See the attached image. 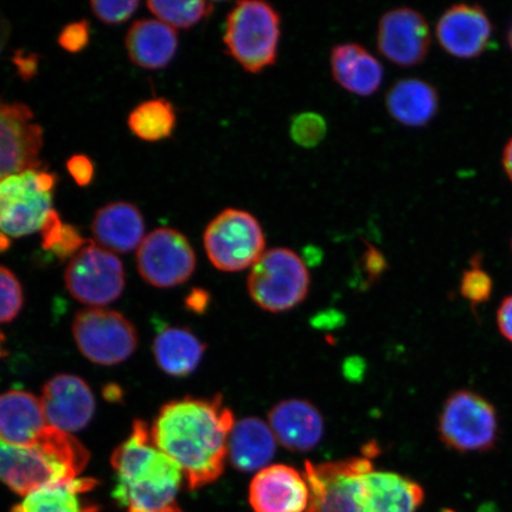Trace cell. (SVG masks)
<instances>
[{
	"label": "cell",
	"mask_w": 512,
	"mask_h": 512,
	"mask_svg": "<svg viewBox=\"0 0 512 512\" xmlns=\"http://www.w3.org/2000/svg\"><path fill=\"white\" fill-rule=\"evenodd\" d=\"M439 438L459 453L491 451L499 438L496 408L484 396L469 389L453 392L439 414Z\"/></svg>",
	"instance_id": "cell-5"
},
{
	"label": "cell",
	"mask_w": 512,
	"mask_h": 512,
	"mask_svg": "<svg viewBox=\"0 0 512 512\" xmlns=\"http://www.w3.org/2000/svg\"><path fill=\"white\" fill-rule=\"evenodd\" d=\"M270 425L259 418L235 422L228 443V459L242 472H258L270 464L277 451Z\"/></svg>",
	"instance_id": "cell-22"
},
{
	"label": "cell",
	"mask_w": 512,
	"mask_h": 512,
	"mask_svg": "<svg viewBox=\"0 0 512 512\" xmlns=\"http://www.w3.org/2000/svg\"><path fill=\"white\" fill-rule=\"evenodd\" d=\"M234 414L221 395L184 398L160 409L151 427L153 443L182 470L191 490L216 482L228 459Z\"/></svg>",
	"instance_id": "cell-1"
},
{
	"label": "cell",
	"mask_w": 512,
	"mask_h": 512,
	"mask_svg": "<svg viewBox=\"0 0 512 512\" xmlns=\"http://www.w3.org/2000/svg\"><path fill=\"white\" fill-rule=\"evenodd\" d=\"M377 47L390 62L414 67L425 60L431 47V31L424 16L411 8L386 12L377 30Z\"/></svg>",
	"instance_id": "cell-13"
},
{
	"label": "cell",
	"mask_w": 512,
	"mask_h": 512,
	"mask_svg": "<svg viewBox=\"0 0 512 512\" xmlns=\"http://www.w3.org/2000/svg\"><path fill=\"white\" fill-rule=\"evenodd\" d=\"M206 345L190 330L168 328L159 332L153 355L160 369L175 377H185L200 366Z\"/></svg>",
	"instance_id": "cell-26"
},
{
	"label": "cell",
	"mask_w": 512,
	"mask_h": 512,
	"mask_svg": "<svg viewBox=\"0 0 512 512\" xmlns=\"http://www.w3.org/2000/svg\"><path fill=\"white\" fill-rule=\"evenodd\" d=\"M67 169L80 187H86V185L92 182L94 166L91 159L86 156H74L70 158L67 162Z\"/></svg>",
	"instance_id": "cell-34"
},
{
	"label": "cell",
	"mask_w": 512,
	"mask_h": 512,
	"mask_svg": "<svg viewBox=\"0 0 512 512\" xmlns=\"http://www.w3.org/2000/svg\"><path fill=\"white\" fill-rule=\"evenodd\" d=\"M331 70L338 85L355 95H373L383 82L381 62L357 43L338 44L332 49Z\"/></svg>",
	"instance_id": "cell-21"
},
{
	"label": "cell",
	"mask_w": 512,
	"mask_h": 512,
	"mask_svg": "<svg viewBox=\"0 0 512 512\" xmlns=\"http://www.w3.org/2000/svg\"><path fill=\"white\" fill-rule=\"evenodd\" d=\"M280 16L272 5L247 0L229 12L223 42L230 57L248 73L273 66L278 57Z\"/></svg>",
	"instance_id": "cell-4"
},
{
	"label": "cell",
	"mask_w": 512,
	"mask_h": 512,
	"mask_svg": "<svg viewBox=\"0 0 512 512\" xmlns=\"http://www.w3.org/2000/svg\"><path fill=\"white\" fill-rule=\"evenodd\" d=\"M137 0L128 2H92L91 9L96 18L102 23L115 25L130 19L139 8Z\"/></svg>",
	"instance_id": "cell-32"
},
{
	"label": "cell",
	"mask_w": 512,
	"mask_h": 512,
	"mask_svg": "<svg viewBox=\"0 0 512 512\" xmlns=\"http://www.w3.org/2000/svg\"><path fill=\"white\" fill-rule=\"evenodd\" d=\"M508 44H509V48L510 50L512 51V22L510 24V27H509V30H508Z\"/></svg>",
	"instance_id": "cell-38"
},
{
	"label": "cell",
	"mask_w": 512,
	"mask_h": 512,
	"mask_svg": "<svg viewBox=\"0 0 512 512\" xmlns=\"http://www.w3.org/2000/svg\"><path fill=\"white\" fill-rule=\"evenodd\" d=\"M138 271L147 284L160 288L182 285L196 268L189 241L175 229L158 228L146 236L137 252Z\"/></svg>",
	"instance_id": "cell-11"
},
{
	"label": "cell",
	"mask_w": 512,
	"mask_h": 512,
	"mask_svg": "<svg viewBox=\"0 0 512 512\" xmlns=\"http://www.w3.org/2000/svg\"><path fill=\"white\" fill-rule=\"evenodd\" d=\"M266 248L264 229L248 211L229 208L208 224L204 249L217 270L241 272L252 268Z\"/></svg>",
	"instance_id": "cell-7"
},
{
	"label": "cell",
	"mask_w": 512,
	"mask_h": 512,
	"mask_svg": "<svg viewBox=\"0 0 512 512\" xmlns=\"http://www.w3.org/2000/svg\"><path fill=\"white\" fill-rule=\"evenodd\" d=\"M371 469L368 458L306 462L310 501L305 512H362V477Z\"/></svg>",
	"instance_id": "cell-9"
},
{
	"label": "cell",
	"mask_w": 512,
	"mask_h": 512,
	"mask_svg": "<svg viewBox=\"0 0 512 512\" xmlns=\"http://www.w3.org/2000/svg\"><path fill=\"white\" fill-rule=\"evenodd\" d=\"M95 485L91 478L46 484L24 496L11 512H96L93 503L82 499Z\"/></svg>",
	"instance_id": "cell-25"
},
{
	"label": "cell",
	"mask_w": 512,
	"mask_h": 512,
	"mask_svg": "<svg viewBox=\"0 0 512 512\" xmlns=\"http://www.w3.org/2000/svg\"><path fill=\"white\" fill-rule=\"evenodd\" d=\"M503 166H504L505 174L508 175L510 181L512 182V138L509 140L508 144L505 145V147H504Z\"/></svg>",
	"instance_id": "cell-37"
},
{
	"label": "cell",
	"mask_w": 512,
	"mask_h": 512,
	"mask_svg": "<svg viewBox=\"0 0 512 512\" xmlns=\"http://www.w3.org/2000/svg\"><path fill=\"white\" fill-rule=\"evenodd\" d=\"M49 426L41 399L24 390L0 394V439L19 447H35Z\"/></svg>",
	"instance_id": "cell-19"
},
{
	"label": "cell",
	"mask_w": 512,
	"mask_h": 512,
	"mask_svg": "<svg viewBox=\"0 0 512 512\" xmlns=\"http://www.w3.org/2000/svg\"><path fill=\"white\" fill-rule=\"evenodd\" d=\"M424 501L422 486L399 473L373 467L362 477V512H416Z\"/></svg>",
	"instance_id": "cell-18"
},
{
	"label": "cell",
	"mask_w": 512,
	"mask_h": 512,
	"mask_svg": "<svg viewBox=\"0 0 512 512\" xmlns=\"http://www.w3.org/2000/svg\"><path fill=\"white\" fill-rule=\"evenodd\" d=\"M73 335L82 355L100 366L130 358L138 345L137 330L121 313L92 307L75 316Z\"/></svg>",
	"instance_id": "cell-8"
},
{
	"label": "cell",
	"mask_w": 512,
	"mask_h": 512,
	"mask_svg": "<svg viewBox=\"0 0 512 512\" xmlns=\"http://www.w3.org/2000/svg\"><path fill=\"white\" fill-rule=\"evenodd\" d=\"M492 23L475 4H457L439 18L437 37L441 47L458 59H475L491 40Z\"/></svg>",
	"instance_id": "cell-16"
},
{
	"label": "cell",
	"mask_w": 512,
	"mask_h": 512,
	"mask_svg": "<svg viewBox=\"0 0 512 512\" xmlns=\"http://www.w3.org/2000/svg\"><path fill=\"white\" fill-rule=\"evenodd\" d=\"M268 425L278 444L287 450H313L324 435V419L311 402L300 399L284 400L268 414Z\"/></svg>",
	"instance_id": "cell-17"
},
{
	"label": "cell",
	"mask_w": 512,
	"mask_h": 512,
	"mask_svg": "<svg viewBox=\"0 0 512 512\" xmlns=\"http://www.w3.org/2000/svg\"><path fill=\"white\" fill-rule=\"evenodd\" d=\"M23 303L21 283L8 268L0 266V324L14 320L21 312Z\"/></svg>",
	"instance_id": "cell-31"
},
{
	"label": "cell",
	"mask_w": 512,
	"mask_h": 512,
	"mask_svg": "<svg viewBox=\"0 0 512 512\" xmlns=\"http://www.w3.org/2000/svg\"><path fill=\"white\" fill-rule=\"evenodd\" d=\"M92 232L96 242L107 251L130 253L145 239V221L133 204L113 202L96 211Z\"/></svg>",
	"instance_id": "cell-20"
},
{
	"label": "cell",
	"mask_w": 512,
	"mask_h": 512,
	"mask_svg": "<svg viewBox=\"0 0 512 512\" xmlns=\"http://www.w3.org/2000/svg\"><path fill=\"white\" fill-rule=\"evenodd\" d=\"M248 498L254 512H305L310 489L305 476L294 467L274 464L256 472Z\"/></svg>",
	"instance_id": "cell-14"
},
{
	"label": "cell",
	"mask_w": 512,
	"mask_h": 512,
	"mask_svg": "<svg viewBox=\"0 0 512 512\" xmlns=\"http://www.w3.org/2000/svg\"><path fill=\"white\" fill-rule=\"evenodd\" d=\"M175 126V108L166 99L145 101L128 117V127L134 136L150 143L169 138Z\"/></svg>",
	"instance_id": "cell-27"
},
{
	"label": "cell",
	"mask_w": 512,
	"mask_h": 512,
	"mask_svg": "<svg viewBox=\"0 0 512 512\" xmlns=\"http://www.w3.org/2000/svg\"><path fill=\"white\" fill-rule=\"evenodd\" d=\"M247 287L249 296L262 310L286 312L302 304L309 294L310 273L297 253L273 248L251 268Z\"/></svg>",
	"instance_id": "cell-6"
},
{
	"label": "cell",
	"mask_w": 512,
	"mask_h": 512,
	"mask_svg": "<svg viewBox=\"0 0 512 512\" xmlns=\"http://www.w3.org/2000/svg\"><path fill=\"white\" fill-rule=\"evenodd\" d=\"M497 326L501 335L512 343V294L504 298L498 307Z\"/></svg>",
	"instance_id": "cell-35"
},
{
	"label": "cell",
	"mask_w": 512,
	"mask_h": 512,
	"mask_svg": "<svg viewBox=\"0 0 512 512\" xmlns=\"http://www.w3.org/2000/svg\"><path fill=\"white\" fill-rule=\"evenodd\" d=\"M67 290L82 304L106 306L117 300L125 288L123 262L94 243L83 246L66 270Z\"/></svg>",
	"instance_id": "cell-10"
},
{
	"label": "cell",
	"mask_w": 512,
	"mask_h": 512,
	"mask_svg": "<svg viewBox=\"0 0 512 512\" xmlns=\"http://www.w3.org/2000/svg\"><path fill=\"white\" fill-rule=\"evenodd\" d=\"M146 5L160 22L174 29H190L214 11L213 3L202 2V0H196V2L152 0Z\"/></svg>",
	"instance_id": "cell-28"
},
{
	"label": "cell",
	"mask_w": 512,
	"mask_h": 512,
	"mask_svg": "<svg viewBox=\"0 0 512 512\" xmlns=\"http://www.w3.org/2000/svg\"><path fill=\"white\" fill-rule=\"evenodd\" d=\"M89 42V24L86 21L67 25L59 36V44L69 53H79Z\"/></svg>",
	"instance_id": "cell-33"
},
{
	"label": "cell",
	"mask_w": 512,
	"mask_h": 512,
	"mask_svg": "<svg viewBox=\"0 0 512 512\" xmlns=\"http://www.w3.org/2000/svg\"><path fill=\"white\" fill-rule=\"evenodd\" d=\"M111 463L117 483L113 497L127 512H183L177 499L182 470L153 443L144 421L134 422Z\"/></svg>",
	"instance_id": "cell-2"
},
{
	"label": "cell",
	"mask_w": 512,
	"mask_h": 512,
	"mask_svg": "<svg viewBox=\"0 0 512 512\" xmlns=\"http://www.w3.org/2000/svg\"><path fill=\"white\" fill-rule=\"evenodd\" d=\"M388 112L398 123L409 127L425 126L435 117L439 95L431 83L405 79L395 83L387 94Z\"/></svg>",
	"instance_id": "cell-24"
},
{
	"label": "cell",
	"mask_w": 512,
	"mask_h": 512,
	"mask_svg": "<svg viewBox=\"0 0 512 512\" xmlns=\"http://www.w3.org/2000/svg\"><path fill=\"white\" fill-rule=\"evenodd\" d=\"M56 177L32 169L0 179V235L23 238L59 219L53 209Z\"/></svg>",
	"instance_id": "cell-3"
},
{
	"label": "cell",
	"mask_w": 512,
	"mask_h": 512,
	"mask_svg": "<svg viewBox=\"0 0 512 512\" xmlns=\"http://www.w3.org/2000/svg\"><path fill=\"white\" fill-rule=\"evenodd\" d=\"M328 126L322 115L305 112L292 120L290 132L293 142L299 146L311 149L323 142Z\"/></svg>",
	"instance_id": "cell-29"
},
{
	"label": "cell",
	"mask_w": 512,
	"mask_h": 512,
	"mask_svg": "<svg viewBox=\"0 0 512 512\" xmlns=\"http://www.w3.org/2000/svg\"><path fill=\"white\" fill-rule=\"evenodd\" d=\"M43 130L28 106L0 101V179L40 169Z\"/></svg>",
	"instance_id": "cell-12"
},
{
	"label": "cell",
	"mask_w": 512,
	"mask_h": 512,
	"mask_svg": "<svg viewBox=\"0 0 512 512\" xmlns=\"http://www.w3.org/2000/svg\"><path fill=\"white\" fill-rule=\"evenodd\" d=\"M477 260L478 258H475L470 270L463 273L459 287L462 297L472 305L489 302L492 290H494V281L488 272L480 268Z\"/></svg>",
	"instance_id": "cell-30"
},
{
	"label": "cell",
	"mask_w": 512,
	"mask_h": 512,
	"mask_svg": "<svg viewBox=\"0 0 512 512\" xmlns=\"http://www.w3.org/2000/svg\"><path fill=\"white\" fill-rule=\"evenodd\" d=\"M42 407L48 424L67 433L87 427L95 412V398L79 376L61 374L43 387Z\"/></svg>",
	"instance_id": "cell-15"
},
{
	"label": "cell",
	"mask_w": 512,
	"mask_h": 512,
	"mask_svg": "<svg viewBox=\"0 0 512 512\" xmlns=\"http://www.w3.org/2000/svg\"><path fill=\"white\" fill-rule=\"evenodd\" d=\"M11 34V25L2 12H0V54L3 53V50L6 47L10 40Z\"/></svg>",
	"instance_id": "cell-36"
},
{
	"label": "cell",
	"mask_w": 512,
	"mask_h": 512,
	"mask_svg": "<svg viewBox=\"0 0 512 512\" xmlns=\"http://www.w3.org/2000/svg\"><path fill=\"white\" fill-rule=\"evenodd\" d=\"M126 49L131 61L144 69H162L174 59L178 37L174 28L157 19H142L127 32Z\"/></svg>",
	"instance_id": "cell-23"
}]
</instances>
